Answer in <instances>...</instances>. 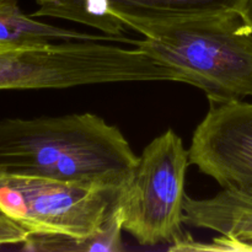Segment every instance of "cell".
I'll return each mask as SVG.
<instances>
[{
	"mask_svg": "<svg viewBox=\"0 0 252 252\" xmlns=\"http://www.w3.org/2000/svg\"><path fill=\"white\" fill-rule=\"evenodd\" d=\"M5 49H11V48H6V47L4 46H0V51H5Z\"/></svg>",
	"mask_w": 252,
	"mask_h": 252,
	"instance_id": "14",
	"label": "cell"
},
{
	"mask_svg": "<svg viewBox=\"0 0 252 252\" xmlns=\"http://www.w3.org/2000/svg\"><path fill=\"white\" fill-rule=\"evenodd\" d=\"M134 46L201 89L209 102L252 97V30L239 11L127 20Z\"/></svg>",
	"mask_w": 252,
	"mask_h": 252,
	"instance_id": "2",
	"label": "cell"
},
{
	"mask_svg": "<svg viewBox=\"0 0 252 252\" xmlns=\"http://www.w3.org/2000/svg\"><path fill=\"white\" fill-rule=\"evenodd\" d=\"M33 17L47 16L68 20L97 29L110 36H125L128 27L111 10L108 0H36Z\"/></svg>",
	"mask_w": 252,
	"mask_h": 252,
	"instance_id": "9",
	"label": "cell"
},
{
	"mask_svg": "<svg viewBox=\"0 0 252 252\" xmlns=\"http://www.w3.org/2000/svg\"><path fill=\"white\" fill-rule=\"evenodd\" d=\"M29 238L24 228L0 212V246L22 245Z\"/></svg>",
	"mask_w": 252,
	"mask_h": 252,
	"instance_id": "12",
	"label": "cell"
},
{
	"mask_svg": "<svg viewBox=\"0 0 252 252\" xmlns=\"http://www.w3.org/2000/svg\"><path fill=\"white\" fill-rule=\"evenodd\" d=\"M189 155L191 165L221 189L252 194V102H211Z\"/></svg>",
	"mask_w": 252,
	"mask_h": 252,
	"instance_id": "5",
	"label": "cell"
},
{
	"mask_svg": "<svg viewBox=\"0 0 252 252\" xmlns=\"http://www.w3.org/2000/svg\"><path fill=\"white\" fill-rule=\"evenodd\" d=\"M184 224L229 238L252 236V194L223 189L203 199L186 196Z\"/></svg>",
	"mask_w": 252,
	"mask_h": 252,
	"instance_id": "6",
	"label": "cell"
},
{
	"mask_svg": "<svg viewBox=\"0 0 252 252\" xmlns=\"http://www.w3.org/2000/svg\"><path fill=\"white\" fill-rule=\"evenodd\" d=\"M19 49L0 51V90H22L19 69Z\"/></svg>",
	"mask_w": 252,
	"mask_h": 252,
	"instance_id": "11",
	"label": "cell"
},
{
	"mask_svg": "<svg viewBox=\"0 0 252 252\" xmlns=\"http://www.w3.org/2000/svg\"><path fill=\"white\" fill-rule=\"evenodd\" d=\"M138 158L120 128L94 113L0 121V175L122 189Z\"/></svg>",
	"mask_w": 252,
	"mask_h": 252,
	"instance_id": "1",
	"label": "cell"
},
{
	"mask_svg": "<svg viewBox=\"0 0 252 252\" xmlns=\"http://www.w3.org/2000/svg\"><path fill=\"white\" fill-rule=\"evenodd\" d=\"M239 12L252 30V0H243L239 7Z\"/></svg>",
	"mask_w": 252,
	"mask_h": 252,
	"instance_id": "13",
	"label": "cell"
},
{
	"mask_svg": "<svg viewBox=\"0 0 252 252\" xmlns=\"http://www.w3.org/2000/svg\"><path fill=\"white\" fill-rule=\"evenodd\" d=\"M122 189L0 175V212L29 235L81 238L105 225Z\"/></svg>",
	"mask_w": 252,
	"mask_h": 252,
	"instance_id": "4",
	"label": "cell"
},
{
	"mask_svg": "<svg viewBox=\"0 0 252 252\" xmlns=\"http://www.w3.org/2000/svg\"><path fill=\"white\" fill-rule=\"evenodd\" d=\"M243 0H108L122 20H159L239 11Z\"/></svg>",
	"mask_w": 252,
	"mask_h": 252,
	"instance_id": "8",
	"label": "cell"
},
{
	"mask_svg": "<svg viewBox=\"0 0 252 252\" xmlns=\"http://www.w3.org/2000/svg\"><path fill=\"white\" fill-rule=\"evenodd\" d=\"M189 149L167 129L153 139L121 191L117 208L123 230L140 245L157 246L182 235Z\"/></svg>",
	"mask_w": 252,
	"mask_h": 252,
	"instance_id": "3",
	"label": "cell"
},
{
	"mask_svg": "<svg viewBox=\"0 0 252 252\" xmlns=\"http://www.w3.org/2000/svg\"><path fill=\"white\" fill-rule=\"evenodd\" d=\"M122 219L117 206L108 217L105 225L89 236L29 235L22 249L29 251L46 252H120L125 250L122 244Z\"/></svg>",
	"mask_w": 252,
	"mask_h": 252,
	"instance_id": "10",
	"label": "cell"
},
{
	"mask_svg": "<svg viewBox=\"0 0 252 252\" xmlns=\"http://www.w3.org/2000/svg\"><path fill=\"white\" fill-rule=\"evenodd\" d=\"M105 41L134 46L135 39L126 36L85 33L75 30L53 26L26 15L19 0H0V46L6 48L43 46L61 41Z\"/></svg>",
	"mask_w": 252,
	"mask_h": 252,
	"instance_id": "7",
	"label": "cell"
}]
</instances>
